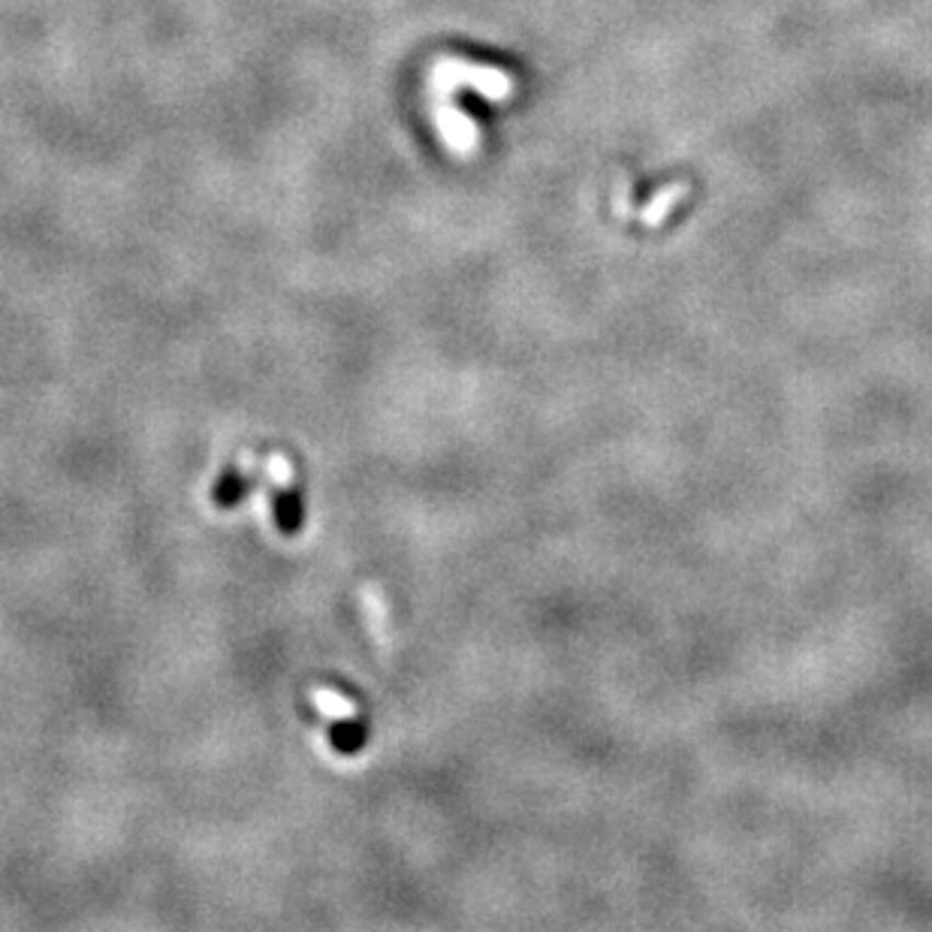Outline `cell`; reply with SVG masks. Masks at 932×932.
I'll list each match as a JSON object with an SVG mask.
<instances>
[{
  "instance_id": "obj_4",
  "label": "cell",
  "mask_w": 932,
  "mask_h": 932,
  "mask_svg": "<svg viewBox=\"0 0 932 932\" xmlns=\"http://www.w3.org/2000/svg\"><path fill=\"white\" fill-rule=\"evenodd\" d=\"M682 196H685V184H673V187H664V191L655 196L649 206L643 208V220H646V224H658V220L664 218L670 208L677 206Z\"/></svg>"
},
{
  "instance_id": "obj_3",
  "label": "cell",
  "mask_w": 932,
  "mask_h": 932,
  "mask_svg": "<svg viewBox=\"0 0 932 932\" xmlns=\"http://www.w3.org/2000/svg\"><path fill=\"white\" fill-rule=\"evenodd\" d=\"M360 604H363L365 616H368V628L375 634V640L380 646H387L389 640V628H387V601L384 594L377 592V586H363L360 592Z\"/></svg>"
},
{
  "instance_id": "obj_1",
  "label": "cell",
  "mask_w": 932,
  "mask_h": 932,
  "mask_svg": "<svg viewBox=\"0 0 932 932\" xmlns=\"http://www.w3.org/2000/svg\"><path fill=\"white\" fill-rule=\"evenodd\" d=\"M462 91H474L480 98L501 103L513 94V79L498 67L474 64L468 58H453V55H444L435 64H429V70H425V106H429V118L435 124L437 139L444 143L450 155L471 158L474 151L480 148V130L456 103Z\"/></svg>"
},
{
  "instance_id": "obj_5",
  "label": "cell",
  "mask_w": 932,
  "mask_h": 932,
  "mask_svg": "<svg viewBox=\"0 0 932 932\" xmlns=\"http://www.w3.org/2000/svg\"><path fill=\"white\" fill-rule=\"evenodd\" d=\"M263 471H266V477L272 480L275 486H293V462L287 459V456H281V453H272L263 465H260Z\"/></svg>"
},
{
  "instance_id": "obj_2",
  "label": "cell",
  "mask_w": 932,
  "mask_h": 932,
  "mask_svg": "<svg viewBox=\"0 0 932 932\" xmlns=\"http://www.w3.org/2000/svg\"><path fill=\"white\" fill-rule=\"evenodd\" d=\"M308 701L315 703V709L329 721H353L356 718V706L353 701H348L344 694H339L336 689H311L308 691Z\"/></svg>"
}]
</instances>
